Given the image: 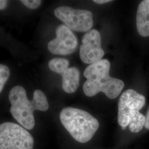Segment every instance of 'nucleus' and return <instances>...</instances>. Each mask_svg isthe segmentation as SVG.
I'll use <instances>...</instances> for the list:
<instances>
[{"label":"nucleus","mask_w":149,"mask_h":149,"mask_svg":"<svg viewBox=\"0 0 149 149\" xmlns=\"http://www.w3.org/2000/svg\"><path fill=\"white\" fill-rule=\"evenodd\" d=\"M112 2V1L111 0H94L93 2H95L96 3L98 4H104V3H106L109 2Z\"/></svg>","instance_id":"obj_16"},{"label":"nucleus","mask_w":149,"mask_h":149,"mask_svg":"<svg viewBox=\"0 0 149 149\" xmlns=\"http://www.w3.org/2000/svg\"><path fill=\"white\" fill-rule=\"evenodd\" d=\"M54 14L70 29L76 32H88L93 24V15L90 11L60 6L55 8Z\"/></svg>","instance_id":"obj_5"},{"label":"nucleus","mask_w":149,"mask_h":149,"mask_svg":"<svg viewBox=\"0 0 149 149\" xmlns=\"http://www.w3.org/2000/svg\"><path fill=\"white\" fill-rule=\"evenodd\" d=\"M110 68L111 64L107 59H102L86 68L84 75L87 80L83 86L86 96L92 97L103 92L108 98L114 99L120 95L124 83L109 76Z\"/></svg>","instance_id":"obj_2"},{"label":"nucleus","mask_w":149,"mask_h":149,"mask_svg":"<svg viewBox=\"0 0 149 149\" xmlns=\"http://www.w3.org/2000/svg\"><path fill=\"white\" fill-rule=\"evenodd\" d=\"M21 2L27 8L32 10L37 8L42 3V1L40 0H22Z\"/></svg>","instance_id":"obj_13"},{"label":"nucleus","mask_w":149,"mask_h":149,"mask_svg":"<svg viewBox=\"0 0 149 149\" xmlns=\"http://www.w3.org/2000/svg\"><path fill=\"white\" fill-rule=\"evenodd\" d=\"M145 117H146V122H145V127L149 130V109L147 113L146 116Z\"/></svg>","instance_id":"obj_15"},{"label":"nucleus","mask_w":149,"mask_h":149,"mask_svg":"<svg viewBox=\"0 0 149 149\" xmlns=\"http://www.w3.org/2000/svg\"><path fill=\"white\" fill-rule=\"evenodd\" d=\"M69 61L67 59L56 58L49 61V69L62 76V87L68 93L74 92L79 87L80 74L76 68H69Z\"/></svg>","instance_id":"obj_7"},{"label":"nucleus","mask_w":149,"mask_h":149,"mask_svg":"<svg viewBox=\"0 0 149 149\" xmlns=\"http://www.w3.org/2000/svg\"><path fill=\"white\" fill-rule=\"evenodd\" d=\"M145 104V97L136 91L129 89L123 93L118 102V122L124 129L129 124L130 117L139 111Z\"/></svg>","instance_id":"obj_6"},{"label":"nucleus","mask_w":149,"mask_h":149,"mask_svg":"<svg viewBox=\"0 0 149 149\" xmlns=\"http://www.w3.org/2000/svg\"><path fill=\"white\" fill-rule=\"evenodd\" d=\"M34 140L28 130L13 122L0 125V149H33Z\"/></svg>","instance_id":"obj_4"},{"label":"nucleus","mask_w":149,"mask_h":149,"mask_svg":"<svg viewBox=\"0 0 149 149\" xmlns=\"http://www.w3.org/2000/svg\"><path fill=\"white\" fill-rule=\"evenodd\" d=\"M146 122V117L139 111H136L130 117L129 127L133 133H139L144 127Z\"/></svg>","instance_id":"obj_11"},{"label":"nucleus","mask_w":149,"mask_h":149,"mask_svg":"<svg viewBox=\"0 0 149 149\" xmlns=\"http://www.w3.org/2000/svg\"><path fill=\"white\" fill-rule=\"evenodd\" d=\"M80 56L85 64H92L102 59L104 52L101 47V37L100 32L92 29L87 32L82 39Z\"/></svg>","instance_id":"obj_8"},{"label":"nucleus","mask_w":149,"mask_h":149,"mask_svg":"<svg viewBox=\"0 0 149 149\" xmlns=\"http://www.w3.org/2000/svg\"><path fill=\"white\" fill-rule=\"evenodd\" d=\"M10 74V71L8 66L0 64V93L2 91L6 82Z\"/></svg>","instance_id":"obj_12"},{"label":"nucleus","mask_w":149,"mask_h":149,"mask_svg":"<svg viewBox=\"0 0 149 149\" xmlns=\"http://www.w3.org/2000/svg\"><path fill=\"white\" fill-rule=\"evenodd\" d=\"M60 119L72 137L81 143L90 141L100 125L98 120L89 113L73 107L64 108Z\"/></svg>","instance_id":"obj_3"},{"label":"nucleus","mask_w":149,"mask_h":149,"mask_svg":"<svg viewBox=\"0 0 149 149\" xmlns=\"http://www.w3.org/2000/svg\"><path fill=\"white\" fill-rule=\"evenodd\" d=\"M11 104L10 112L16 121L28 130L35 126L34 112L47 111L49 103L47 97L42 91L36 90L32 101L28 100L26 91L21 86H16L11 89L8 95Z\"/></svg>","instance_id":"obj_1"},{"label":"nucleus","mask_w":149,"mask_h":149,"mask_svg":"<svg viewBox=\"0 0 149 149\" xmlns=\"http://www.w3.org/2000/svg\"><path fill=\"white\" fill-rule=\"evenodd\" d=\"M136 28L139 34L149 36V0H144L139 5L136 13Z\"/></svg>","instance_id":"obj_10"},{"label":"nucleus","mask_w":149,"mask_h":149,"mask_svg":"<svg viewBox=\"0 0 149 149\" xmlns=\"http://www.w3.org/2000/svg\"><path fill=\"white\" fill-rule=\"evenodd\" d=\"M56 38L48 43L49 52L62 55L73 53L77 47V40L71 30L65 24H61L56 28Z\"/></svg>","instance_id":"obj_9"},{"label":"nucleus","mask_w":149,"mask_h":149,"mask_svg":"<svg viewBox=\"0 0 149 149\" xmlns=\"http://www.w3.org/2000/svg\"><path fill=\"white\" fill-rule=\"evenodd\" d=\"M8 1L6 0H0V10L5 9L8 5Z\"/></svg>","instance_id":"obj_14"}]
</instances>
